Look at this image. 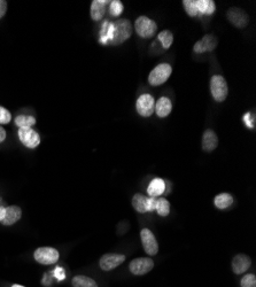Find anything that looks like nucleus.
Here are the masks:
<instances>
[{
    "label": "nucleus",
    "mask_w": 256,
    "mask_h": 287,
    "mask_svg": "<svg viewBox=\"0 0 256 287\" xmlns=\"http://www.w3.org/2000/svg\"><path fill=\"white\" fill-rule=\"evenodd\" d=\"M214 203H215V207L218 209H226L234 203V198L229 193H221L215 197Z\"/></svg>",
    "instance_id": "412c9836"
},
{
    "label": "nucleus",
    "mask_w": 256,
    "mask_h": 287,
    "mask_svg": "<svg viewBox=\"0 0 256 287\" xmlns=\"http://www.w3.org/2000/svg\"><path fill=\"white\" fill-rule=\"evenodd\" d=\"M218 146V138L213 130H206L202 136V150L204 152H213Z\"/></svg>",
    "instance_id": "dca6fc26"
},
{
    "label": "nucleus",
    "mask_w": 256,
    "mask_h": 287,
    "mask_svg": "<svg viewBox=\"0 0 256 287\" xmlns=\"http://www.w3.org/2000/svg\"><path fill=\"white\" fill-rule=\"evenodd\" d=\"M155 211L162 217H166L169 215L170 212V202L167 200L166 198L159 197L156 200V207H155Z\"/></svg>",
    "instance_id": "b1692460"
},
{
    "label": "nucleus",
    "mask_w": 256,
    "mask_h": 287,
    "mask_svg": "<svg viewBox=\"0 0 256 287\" xmlns=\"http://www.w3.org/2000/svg\"><path fill=\"white\" fill-rule=\"evenodd\" d=\"M110 2L108 0H93L91 4V18L93 21H100L102 20V17L105 15L107 4H109Z\"/></svg>",
    "instance_id": "2eb2a0df"
},
{
    "label": "nucleus",
    "mask_w": 256,
    "mask_h": 287,
    "mask_svg": "<svg viewBox=\"0 0 256 287\" xmlns=\"http://www.w3.org/2000/svg\"><path fill=\"white\" fill-rule=\"evenodd\" d=\"M244 122L246 123V126H247L249 129H253L255 126V121H254V116L250 113H246L245 116H244Z\"/></svg>",
    "instance_id": "7c9ffc66"
},
{
    "label": "nucleus",
    "mask_w": 256,
    "mask_h": 287,
    "mask_svg": "<svg viewBox=\"0 0 256 287\" xmlns=\"http://www.w3.org/2000/svg\"><path fill=\"white\" fill-rule=\"evenodd\" d=\"M5 214H6V208L0 207V222H3V221H4Z\"/></svg>",
    "instance_id": "72a5a7b5"
},
{
    "label": "nucleus",
    "mask_w": 256,
    "mask_h": 287,
    "mask_svg": "<svg viewBox=\"0 0 256 287\" xmlns=\"http://www.w3.org/2000/svg\"><path fill=\"white\" fill-rule=\"evenodd\" d=\"M141 238L144 251L151 256L156 255L157 252H159V244H157L155 235L153 234L152 231L148 229H143L141 232Z\"/></svg>",
    "instance_id": "9b49d317"
},
{
    "label": "nucleus",
    "mask_w": 256,
    "mask_h": 287,
    "mask_svg": "<svg viewBox=\"0 0 256 287\" xmlns=\"http://www.w3.org/2000/svg\"><path fill=\"white\" fill-rule=\"evenodd\" d=\"M5 139H6V131L0 126V142H3Z\"/></svg>",
    "instance_id": "473e14b6"
},
{
    "label": "nucleus",
    "mask_w": 256,
    "mask_h": 287,
    "mask_svg": "<svg viewBox=\"0 0 256 287\" xmlns=\"http://www.w3.org/2000/svg\"><path fill=\"white\" fill-rule=\"evenodd\" d=\"M211 92L213 98L217 103H223L226 99L227 93H229V87L225 78L221 75H215L211 80Z\"/></svg>",
    "instance_id": "20e7f679"
},
{
    "label": "nucleus",
    "mask_w": 256,
    "mask_h": 287,
    "mask_svg": "<svg viewBox=\"0 0 256 287\" xmlns=\"http://www.w3.org/2000/svg\"><path fill=\"white\" fill-rule=\"evenodd\" d=\"M250 265H252V261L247 255L238 254L232 260V270H234L236 275H241L249 269Z\"/></svg>",
    "instance_id": "4468645a"
},
{
    "label": "nucleus",
    "mask_w": 256,
    "mask_h": 287,
    "mask_svg": "<svg viewBox=\"0 0 256 287\" xmlns=\"http://www.w3.org/2000/svg\"><path fill=\"white\" fill-rule=\"evenodd\" d=\"M226 17L232 26H235L238 29H243V28L248 26L249 17L248 14L246 13L244 9L238 7H232L226 13Z\"/></svg>",
    "instance_id": "1a4fd4ad"
},
{
    "label": "nucleus",
    "mask_w": 256,
    "mask_h": 287,
    "mask_svg": "<svg viewBox=\"0 0 256 287\" xmlns=\"http://www.w3.org/2000/svg\"><path fill=\"white\" fill-rule=\"evenodd\" d=\"M137 113L143 117H150L154 113L155 100L151 94H142L136 103Z\"/></svg>",
    "instance_id": "0eeeda50"
},
{
    "label": "nucleus",
    "mask_w": 256,
    "mask_h": 287,
    "mask_svg": "<svg viewBox=\"0 0 256 287\" xmlns=\"http://www.w3.org/2000/svg\"><path fill=\"white\" fill-rule=\"evenodd\" d=\"M172 73V68L169 63H160L151 71L148 76V83L152 86H159L165 84L169 80Z\"/></svg>",
    "instance_id": "f03ea898"
},
{
    "label": "nucleus",
    "mask_w": 256,
    "mask_h": 287,
    "mask_svg": "<svg viewBox=\"0 0 256 287\" xmlns=\"http://www.w3.org/2000/svg\"><path fill=\"white\" fill-rule=\"evenodd\" d=\"M217 46V38L214 35H206L201 39L198 40L193 46L194 53L202 54L206 52H212Z\"/></svg>",
    "instance_id": "ddd939ff"
},
{
    "label": "nucleus",
    "mask_w": 256,
    "mask_h": 287,
    "mask_svg": "<svg viewBox=\"0 0 256 287\" xmlns=\"http://www.w3.org/2000/svg\"><path fill=\"white\" fill-rule=\"evenodd\" d=\"M15 124L18 128H31L36 124V118L30 115H18L15 118Z\"/></svg>",
    "instance_id": "393cba45"
},
{
    "label": "nucleus",
    "mask_w": 256,
    "mask_h": 287,
    "mask_svg": "<svg viewBox=\"0 0 256 287\" xmlns=\"http://www.w3.org/2000/svg\"><path fill=\"white\" fill-rule=\"evenodd\" d=\"M241 287H256V276L253 274L245 275L240 281Z\"/></svg>",
    "instance_id": "c85d7f7f"
},
{
    "label": "nucleus",
    "mask_w": 256,
    "mask_h": 287,
    "mask_svg": "<svg viewBox=\"0 0 256 287\" xmlns=\"http://www.w3.org/2000/svg\"><path fill=\"white\" fill-rule=\"evenodd\" d=\"M157 38H159V41L162 44V47L165 50H168L171 46L172 41H174V35H172L170 30H164L160 32Z\"/></svg>",
    "instance_id": "a878e982"
},
{
    "label": "nucleus",
    "mask_w": 256,
    "mask_h": 287,
    "mask_svg": "<svg viewBox=\"0 0 256 287\" xmlns=\"http://www.w3.org/2000/svg\"><path fill=\"white\" fill-rule=\"evenodd\" d=\"M72 284L74 287H98L96 280L86 276L74 277Z\"/></svg>",
    "instance_id": "5701e85b"
},
{
    "label": "nucleus",
    "mask_w": 256,
    "mask_h": 287,
    "mask_svg": "<svg viewBox=\"0 0 256 287\" xmlns=\"http://www.w3.org/2000/svg\"><path fill=\"white\" fill-rule=\"evenodd\" d=\"M124 261H125V256L122 255V254H115V253L105 254V255H102L100 258L99 266L101 268V270L110 271L122 265Z\"/></svg>",
    "instance_id": "f8f14e48"
},
{
    "label": "nucleus",
    "mask_w": 256,
    "mask_h": 287,
    "mask_svg": "<svg viewBox=\"0 0 256 287\" xmlns=\"http://www.w3.org/2000/svg\"><path fill=\"white\" fill-rule=\"evenodd\" d=\"M166 191V182L162 178H154L147 187V193L150 197L159 198Z\"/></svg>",
    "instance_id": "6ab92c4d"
},
{
    "label": "nucleus",
    "mask_w": 256,
    "mask_h": 287,
    "mask_svg": "<svg viewBox=\"0 0 256 287\" xmlns=\"http://www.w3.org/2000/svg\"><path fill=\"white\" fill-rule=\"evenodd\" d=\"M59 252L52 247L37 248L34 253L35 260L44 266L54 265L59 261Z\"/></svg>",
    "instance_id": "423d86ee"
},
{
    "label": "nucleus",
    "mask_w": 256,
    "mask_h": 287,
    "mask_svg": "<svg viewBox=\"0 0 256 287\" xmlns=\"http://www.w3.org/2000/svg\"><path fill=\"white\" fill-rule=\"evenodd\" d=\"M12 287H25V286H22V285H17V284H15V285H13Z\"/></svg>",
    "instance_id": "f704fd0d"
},
{
    "label": "nucleus",
    "mask_w": 256,
    "mask_h": 287,
    "mask_svg": "<svg viewBox=\"0 0 256 287\" xmlns=\"http://www.w3.org/2000/svg\"><path fill=\"white\" fill-rule=\"evenodd\" d=\"M183 6H184L186 13H188V15L191 17L197 16L199 14L198 7H197V0H184Z\"/></svg>",
    "instance_id": "bb28decb"
},
{
    "label": "nucleus",
    "mask_w": 256,
    "mask_h": 287,
    "mask_svg": "<svg viewBox=\"0 0 256 287\" xmlns=\"http://www.w3.org/2000/svg\"><path fill=\"white\" fill-rule=\"evenodd\" d=\"M114 37V23H110L109 21H105L101 27V36H100V43L107 44L108 40H113Z\"/></svg>",
    "instance_id": "aec40b11"
},
{
    "label": "nucleus",
    "mask_w": 256,
    "mask_h": 287,
    "mask_svg": "<svg viewBox=\"0 0 256 287\" xmlns=\"http://www.w3.org/2000/svg\"><path fill=\"white\" fill-rule=\"evenodd\" d=\"M132 34V26L130 21L121 18L114 23V37L111 40L113 45H121L127 41Z\"/></svg>",
    "instance_id": "f257e3e1"
},
{
    "label": "nucleus",
    "mask_w": 256,
    "mask_h": 287,
    "mask_svg": "<svg viewBox=\"0 0 256 287\" xmlns=\"http://www.w3.org/2000/svg\"><path fill=\"white\" fill-rule=\"evenodd\" d=\"M172 104L169 98L167 97H161V98L155 103L154 112L159 117H167L171 113Z\"/></svg>",
    "instance_id": "a211bd4d"
},
{
    "label": "nucleus",
    "mask_w": 256,
    "mask_h": 287,
    "mask_svg": "<svg viewBox=\"0 0 256 287\" xmlns=\"http://www.w3.org/2000/svg\"><path fill=\"white\" fill-rule=\"evenodd\" d=\"M12 114L6 108L0 107V124H7L11 122Z\"/></svg>",
    "instance_id": "c756f323"
},
{
    "label": "nucleus",
    "mask_w": 256,
    "mask_h": 287,
    "mask_svg": "<svg viewBox=\"0 0 256 287\" xmlns=\"http://www.w3.org/2000/svg\"><path fill=\"white\" fill-rule=\"evenodd\" d=\"M154 268V261L150 257L134 258L129 265L130 272L136 276H143L150 272Z\"/></svg>",
    "instance_id": "6e6552de"
},
{
    "label": "nucleus",
    "mask_w": 256,
    "mask_h": 287,
    "mask_svg": "<svg viewBox=\"0 0 256 287\" xmlns=\"http://www.w3.org/2000/svg\"><path fill=\"white\" fill-rule=\"evenodd\" d=\"M22 210L20 207L17 206H9L6 208V214H5V219L2 222L4 225H13L15 224L17 221L21 220Z\"/></svg>",
    "instance_id": "f3484780"
},
{
    "label": "nucleus",
    "mask_w": 256,
    "mask_h": 287,
    "mask_svg": "<svg viewBox=\"0 0 256 287\" xmlns=\"http://www.w3.org/2000/svg\"><path fill=\"white\" fill-rule=\"evenodd\" d=\"M109 9L111 15L119 16L123 12V4L120 0H113V2L109 3Z\"/></svg>",
    "instance_id": "cd10ccee"
},
{
    "label": "nucleus",
    "mask_w": 256,
    "mask_h": 287,
    "mask_svg": "<svg viewBox=\"0 0 256 287\" xmlns=\"http://www.w3.org/2000/svg\"><path fill=\"white\" fill-rule=\"evenodd\" d=\"M18 139L28 148H36L40 144L39 133L31 128H21L18 130Z\"/></svg>",
    "instance_id": "9d476101"
},
{
    "label": "nucleus",
    "mask_w": 256,
    "mask_h": 287,
    "mask_svg": "<svg viewBox=\"0 0 256 287\" xmlns=\"http://www.w3.org/2000/svg\"><path fill=\"white\" fill-rule=\"evenodd\" d=\"M134 29L139 37L148 39L156 34L157 25L147 16H139L134 22Z\"/></svg>",
    "instance_id": "7ed1b4c3"
},
{
    "label": "nucleus",
    "mask_w": 256,
    "mask_h": 287,
    "mask_svg": "<svg viewBox=\"0 0 256 287\" xmlns=\"http://www.w3.org/2000/svg\"><path fill=\"white\" fill-rule=\"evenodd\" d=\"M156 200L157 198L153 197H145L144 194H134L132 198V206L134 210L141 212V214H145L148 211H154L156 207Z\"/></svg>",
    "instance_id": "39448f33"
},
{
    "label": "nucleus",
    "mask_w": 256,
    "mask_h": 287,
    "mask_svg": "<svg viewBox=\"0 0 256 287\" xmlns=\"http://www.w3.org/2000/svg\"><path fill=\"white\" fill-rule=\"evenodd\" d=\"M197 7L200 14H207V15H212L216 8L213 0H197Z\"/></svg>",
    "instance_id": "4be33fe9"
},
{
    "label": "nucleus",
    "mask_w": 256,
    "mask_h": 287,
    "mask_svg": "<svg viewBox=\"0 0 256 287\" xmlns=\"http://www.w3.org/2000/svg\"><path fill=\"white\" fill-rule=\"evenodd\" d=\"M6 12H7V2L0 0V18H3L5 16Z\"/></svg>",
    "instance_id": "2f4dec72"
}]
</instances>
